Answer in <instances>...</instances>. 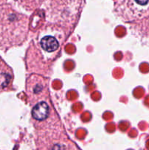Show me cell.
I'll use <instances>...</instances> for the list:
<instances>
[{
    "mask_svg": "<svg viewBox=\"0 0 149 150\" xmlns=\"http://www.w3.org/2000/svg\"><path fill=\"white\" fill-rule=\"evenodd\" d=\"M32 117L38 121L46 120L50 114V107L45 102H40L36 104L32 109Z\"/></svg>",
    "mask_w": 149,
    "mask_h": 150,
    "instance_id": "2",
    "label": "cell"
},
{
    "mask_svg": "<svg viewBox=\"0 0 149 150\" xmlns=\"http://www.w3.org/2000/svg\"><path fill=\"white\" fill-rule=\"evenodd\" d=\"M40 45L42 49L46 51L47 52H53L56 51L59 46L58 40L54 37L50 35L42 38L40 41Z\"/></svg>",
    "mask_w": 149,
    "mask_h": 150,
    "instance_id": "3",
    "label": "cell"
},
{
    "mask_svg": "<svg viewBox=\"0 0 149 150\" xmlns=\"http://www.w3.org/2000/svg\"><path fill=\"white\" fill-rule=\"evenodd\" d=\"M135 1L137 4H140V5H145L147 4L149 0H135Z\"/></svg>",
    "mask_w": 149,
    "mask_h": 150,
    "instance_id": "4",
    "label": "cell"
},
{
    "mask_svg": "<svg viewBox=\"0 0 149 150\" xmlns=\"http://www.w3.org/2000/svg\"><path fill=\"white\" fill-rule=\"evenodd\" d=\"M48 86L45 80L38 76H32L27 81V89L29 96L32 98L34 102L45 96Z\"/></svg>",
    "mask_w": 149,
    "mask_h": 150,
    "instance_id": "1",
    "label": "cell"
}]
</instances>
